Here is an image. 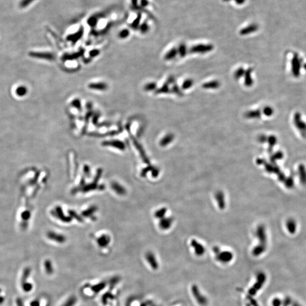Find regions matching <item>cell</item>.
Returning <instances> with one entry per match:
<instances>
[{
    "instance_id": "obj_20",
    "label": "cell",
    "mask_w": 306,
    "mask_h": 306,
    "mask_svg": "<svg viewBox=\"0 0 306 306\" xmlns=\"http://www.w3.org/2000/svg\"><path fill=\"white\" fill-rule=\"evenodd\" d=\"M154 168V167L149 166L146 167L145 169H143V170L142 171L141 173V175L142 177H145L149 171H152Z\"/></svg>"
},
{
    "instance_id": "obj_14",
    "label": "cell",
    "mask_w": 306,
    "mask_h": 306,
    "mask_svg": "<svg viewBox=\"0 0 306 306\" xmlns=\"http://www.w3.org/2000/svg\"><path fill=\"white\" fill-rule=\"evenodd\" d=\"M166 212H167L166 208H161L159 210H158L157 212L155 213V217H157V218L162 219L165 217Z\"/></svg>"
},
{
    "instance_id": "obj_3",
    "label": "cell",
    "mask_w": 306,
    "mask_h": 306,
    "mask_svg": "<svg viewBox=\"0 0 306 306\" xmlns=\"http://www.w3.org/2000/svg\"><path fill=\"white\" fill-rule=\"evenodd\" d=\"M103 146H110L121 150H124L126 149V145L122 142L118 140H113L103 142Z\"/></svg>"
},
{
    "instance_id": "obj_22",
    "label": "cell",
    "mask_w": 306,
    "mask_h": 306,
    "mask_svg": "<svg viewBox=\"0 0 306 306\" xmlns=\"http://www.w3.org/2000/svg\"><path fill=\"white\" fill-rule=\"evenodd\" d=\"M35 0H22L21 2H20V6L22 7V8H25L26 6H28L30 4H31L32 2L33 1H34Z\"/></svg>"
},
{
    "instance_id": "obj_19",
    "label": "cell",
    "mask_w": 306,
    "mask_h": 306,
    "mask_svg": "<svg viewBox=\"0 0 306 306\" xmlns=\"http://www.w3.org/2000/svg\"><path fill=\"white\" fill-rule=\"evenodd\" d=\"M172 141V137L170 136H167L164 138L161 141V145L162 146H165L169 144L170 142Z\"/></svg>"
},
{
    "instance_id": "obj_25",
    "label": "cell",
    "mask_w": 306,
    "mask_h": 306,
    "mask_svg": "<svg viewBox=\"0 0 306 306\" xmlns=\"http://www.w3.org/2000/svg\"><path fill=\"white\" fill-rule=\"evenodd\" d=\"M159 171L158 169H157V168H154L153 170L151 171V174H152V176L154 177H156L158 176L159 175Z\"/></svg>"
},
{
    "instance_id": "obj_26",
    "label": "cell",
    "mask_w": 306,
    "mask_h": 306,
    "mask_svg": "<svg viewBox=\"0 0 306 306\" xmlns=\"http://www.w3.org/2000/svg\"><path fill=\"white\" fill-rule=\"evenodd\" d=\"M31 306H39V303L38 302V301H33V302H32L31 303Z\"/></svg>"
},
{
    "instance_id": "obj_13",
    "label": "cell",
    "mask_w": 306,
    "mask_h": 306,
    "mask_svg": "<svg viewBox=\"0 0 306 306\" xmlns=\"http://www.w3.org/2000/svg\"><path fill=\"white\" fill-rule=\"evenodd\" d=\"M90 87L92 89L102 90H104L106 89V86L105 84L102 83H96L91 84L90 85Z\"/></svg>"
},
{
    "instance_id": "obj_15",
    "label": "cell",
    "mask_w": 306,
    "mask_h": 306,
    "mask_svg": "<svg viewBox=\"0 0 306 306\" xmlns=\"http://www.w3.org/2000/svg\"><path fill=\"white\" fill-rule=\"evenodd\" d=\"M44 268H45V270L48 274H52L53 273V267H52V263L49 260H46L45 261Z\"/></svg>"
},
{
    "instance_id": "obj_23",
    "label": "cell",
    "mask_w": 306,
    "mask_h": 306,
    "mask_svg": "<svg viewBox=\"0 0 306 306\" xmlns=\"http://www.w3.org/2000/svg\"><path fill=\"white\" fill-rule=\"evenodd\" d=\"M102 169H99L97 171V175L95 177L94 179V182H96L97 183L98 181L100 179V177L102 176Z\"/></svg>"
},
{
    "instance_id": "obj_10",
    "label": "cell",
    "mask_w": 306,
    "mask_h": 306,
    "mask_svg": "<svg viewBox=\"0 0 306 306\" xmlns=\"http://www.w3.org/2000/svg\"><path fill=\"white\" fill-rule=\"evenodd\" d=\"M173 223V220L171 218H163L159 222V227L162 230H167L170 228Z\"/></svg>"
},
{
    "instance_id": "obj_18",
    "label": "cell",
    "mask_w": 306,
    "mask_h": 306,
    "mask_svg": "<svg viewBox=\"0 0 306 306\" xmlns=\"http://www.w3.org/2000/svg\"><path fill=\"white\" fill-rule=\"evenodd\" d=\"M76 302V298L74 297H71L69 299L63 306H73Z\"/></svg>"
},
{
    "instance_id": "obj_5",
    "label": "cell",
    "mask_w": 306,
    "mask_h": 306,
    "mask_svg": "<svg viewBox=\"0 0 306 306\" xmlns=\"http://www.w3.org/2000/svg\"><path fill=\"white\" fill-rule=\"evenodd\" d=\"M48 236L50 239L54 240L59 243H63L66 240V238L64 236L58 234L57 233L54 232H49L48 234Z\"/></svg>"
},
{
    "instance_id": "obj_6",
    "label": "cell",
    "mask_w": 306,
    "mask_h": 306,
    "mask_svg": "<svg viewBox=\"0 0 306 306\" xmlns=\"http://www.w3.org/2000/svg\"><path fill=\"white\" fill-rule=\"evenodd\" d=\"M98 185L97 183L94 181L93 183H92L91 184H89L83 185V187H81V188L75 189L73 191L75 190L76 192H77V191H78L79 190H81L82 192H88L92 191H94L95 189H98Z\"/></svg>"
},
{
    "instance_id": "obj_24",
    "label": "cell",
    "mask_w": 306,
    "mask_h": 306,
    "mask_svg": "<svg viewBox=\"0 0 306 306\" xmlns=\"http://www.w3.org/2000/svg\"><path fill=\"white\" fill-rule=\"evenodd\" d=\"M84 173L87 177H89L90 175V169L88 165H85L84 167Z\"/></svg>"
},
{
    "instance_id": "obj_21",
    "label": "cell",
    "mask_w": 306,
    "mask_h": 306,
    "mask_svg": "<svg viewBox=\"0 0 306 306\" xmlns=\"http://www.w3.org/2000/svg\"><path fill=\"white\" fill-rule=\"evenodd\" d=\"M22 287H23L24 291L28 292V291H30L32 289V285L30 283H24V285L22 286Z\"/></svg>"
},
{
    "instance_id": "obj_1",
    "label": "cell",
    "mask_w": 306,
    "mask_h": 306,
    "mask_svg": "<svg viewBox=\"0 0 306 306\" xmlns=\"http://www.w3.org/2000/svg\"><path fill=\"white\" fill-rule=\"evenodd\" d=\"M214 251L216 253L217 259L222 263H226L231 260L233 255L230 251H220L218 247L214 248Z\"/></svg>"
},
{
    "instance_id": "obj_8",
    "label": "cell",
    "mask_w": 306,
    "mask_h": 306,
    "mask_svg": "<svg viewBox=\"0 0 306 306\" xmlns=\"http://www.w3.org/2000/svg\"><path fill=\"white\" fill-rule=\"evenodd\" d=\"M111 188L118 195H121V196L124 195H126V192L125 188L117 182L112 183Z\"/></svg>"
},
{
    "instance_id": "obj_9",
    "label": "cell",
    "mask_w": 306,
    "mask_h": 306,
    "mask_svg": "<svg viewBox=\"0 0 306 306\" xmlns=\"http://www.w3.org/2000/svg\"><path fill=\"white\" fill-rule=\"evenodd\" d=\"M216 199L220 209H223L225 208L226 203H225V198L224 193L222 191H219L217 193L216 195Z\"/></svg>"
},
{
    "instance_id": "obj_12",
    "label": "cell",
    "mask_w": 306,
    "mask_h": 306,
    "mask_svg": "<svg viewBox=\"0 0 306 306\" xmlns=\"http://www.w3.org/2000/svg\"><path fill=\"white\" fill-rule=\"evenodd\" d=\"M98 208L96 206H91L82 213V215L85 217H90L97 212Z\"/></svg>"
},
{
    "instance_id": "obj_11",
    "label": "cell",
    "mask_w": 306,
    "mask_h": 306,
    "mask_svg": "<svg viewBox=\"0 0 306 306\" xmlns=\"http://www.w3.org/2000/svg\"><path fill=\"white\" fill-rule=\"evenodd\" d=\"M110 237L107 235H103L97 240L99 246L101 247H106L110 243Z\"/></svg>"
},
{
    "instance_id": "obj_16",
    "label": "cell",
    "mask_w": 306,
    "mask_h": 306,
    "mask_svg": "<svg viewBox=\"0 0 306 306\" xmlns=\"http://www.w3.org/2000/svg\"><path fill=\"white\" fill-rule=\"evenodd\" d=\"M256 235L257 236L258 238L261 241H264V240L265 239V234L264 232V230L262 227L258 228L257 230V231H256Z\"/></svg>"
},
{
    "instance_id": "obj_17",
    "label": "cell",
    "mask_w": 306,
    "mask_h": 306,
    "mask_svg": "<svg viewBox=\"0 0 306 306\" xmlns=\"http://www.w3.org/2000/svg\"><path fill=\"white\" fill-rule=\"evenodd\" d=\"M69 215L71 217H73V218L77 220L79 222H83L82 218L81 216H79L78 214L76 212H75L74 210H69Z\"/></svg>"
},
{
    "instance_id": "obj_2",
    "label": "cell",
    "mask_w": 306,
    "mask_h": 306,
    "mask_svg": "<svg viewBox=\"0 0 306 306\" xmlns=\"http://www.w3.org/2000/svg\"><path fill=\"white\" fill-rule=\"evenodd\" d=\"M53 214L57 218H59L61 221L64 222H70L71 221V217L65 216V214L63 213L62 208L60 206L56 208L55 210L53 211Z\"/></svg>"
},
{
    "instance_id": "obj_4",
    "label": "cell",
    "mask_w": 306,
    "mask_h": 306,
    "mask_svg": "<svg viewBox=\"0 0 306 306\" xmlns=\"http://www.w3.org/2000/svg\"><path fill=\"white\" fill-rule=\"evenodd\" d=\"M146 259L148 263L149 264L150 267H151L153 269H158V264L155 255H154L152 252H148L146 255Z\"/></svg>"
},
{
    "instance_id": "obj_7",
    "label": "cell",
    "mask_w": 306,
    "mask_h": 306,
    "mask_svg": "<svg viewBox=\"0 0 306 306\" xmlns=\"http://www.w3.org/2000/svg\"><path fill=\"white\" fill-rule=\"evenodd\" d=\"M191 245L197 255H202L204 254L205 248L201 244L199 243L196 240H192L191 242Z\"/></svg>"
}]
</instances>
